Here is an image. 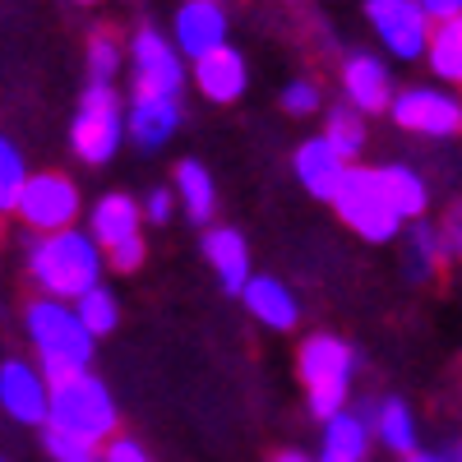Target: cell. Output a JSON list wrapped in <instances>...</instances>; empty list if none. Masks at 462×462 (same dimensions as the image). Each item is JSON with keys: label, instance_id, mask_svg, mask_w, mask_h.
Returning a JSON list of instances; mask_svg holds the SVG:
<instances>
[{"label": "cell", "instance_id": "1", "mask_svg": "<svg viewBox=\"0 0 462 462\" xmlns=\"http://www.w3.org/2000/svg\"><path fill=\"white\" fill-rule=\"evenodd\" d=\"M102 268L106 263V250L93 241V231H51V236H32L23 245V273L28 282L51 296V300H79L88 296L93 287H102Z\"/></svg>", "mask_w": 462, "mask_h": 462}, {"label": "cell", "instance_id": "19", "mask_svg": "<svg viewBox=\"0 0 462 462\" xmlns=\"http://www.w3.org/2000/svg\"><path fill=\"white\" fill-rule=\"evenodd\" d=\"M139 217H143V204H134L130 195H102L88 213V231L102 250H116L121 241L139 236Z\"/></svg>", "mask_w": 462, "mask_h": 462}, {"label": "cell", "instance_id": "7", "mask_svg": "<svg viewBox=\"0 0 462 462\" xmlns=\"http://www.w3.org/2000/svg\"><path fill=\"white\" fill-rule=\"evenodd\" d=\"M79 208H84L79 185H74L65 171H32L14 217L32 231V236H51V231H69L74 217H79Z\"/></svg>", "mask_w": 462, "mask_h": 462}, {"label": "cell", "instance_id": "29", "mask_svg": "<svg viewBox=\"0 0 462 462\" xmlns=\"http://www.w3.org/2000/svg\"><path fill=\"white\" fill-rule=\"evenodd\" d=\"M121 42H116L111 28H97L88 37V84H111L121 74Z\"/></svg>", "mask_w": 462, "mask_h": 462}, {"label": "cell", "instance_id": "13", "mask_svg": "<svg viewBox=\"0 0 462 462\" xmlns=\"http://www.w3.org/2000/svg\"><path fill=\"white\" fill-rule=\"evenodd\" d=\"M342 93H346V106H356L361 116H379V111L389 116V106L398 97L389 65L370 51H352L342 60Z\"/></svg>", "mask_w": 462, "mask_h": 462}, {"label": "cell", "instance_id": "30", "mask_svg": "<svg viewBox=\"0 0 462 462\" xmlns=\"http://www.w3.org/2000/svg\"><path fill=\"white\" fill-rule=\"evenodd\" d=\"M319 106H324V93H319L315 79H291L282 88V111L287 116H315Z\"/></svg>", "mask_w": 462, "mask_h": 462}, {"label": "cell", "instance_id": "38", "mask_svg": "<svg viewBox=\"0 0 462 462\" xmlns=\"http://www.w3.org/2000/svg\"><path fill=\"white\" fill-rule=\"evenodd\" d=\"M273 462H319V457L300 453V448H278V453H273Z\"/></svg>", "mask_w": 462, "mask_h": 462}, {"label": "cell", "instance_id": "16", "mask_svg": "<svg viewBox=\"0 0 462 462\" xmlns=\"http://www.w3.org/2000/svg\"><path fill=\"white\" fill-rule=\"evenodd\" d=\"M180 130V97L176 93H130V139L148 152L171 143Z\"/></svg>", "mask_w": 462, "mask_h": 462}, {"label": "cell", "instance_id": "27", "mask_svg": "<svg viewBox=\"0 0 462 462\" xmlns=\"http://www.w3.org/2000/svg\"><path fill=\"white\" fill-rule=\"evenodd\" d=\"M74 310H79V319L88 324L93 337H106V333H116V324H121V300H116V291L106 282L74 300Z\"/></svg>", "mask_w": 462, "mask_h": 462}, {"label": "cell", "instance_id": "21", "mask_svg": "<svg viewBox=\"0 0 462 462\" xmlns=\"http://www.w3.org/2000/svg\"><path fill=\"white\" fill-rule=\"evenodd\" d=\"M448 259V245H444V226H435V222H411L407 226V254H402V273H407V282H430L435 273H439V263Z\"/></svg>", "mask_w": 462, "mask_h": 462}, {"label": "cell", "instance_id": "15", "mask_svg": "<svg viewBox=\"0 0 462 462\" xmlns=\"http://www.w3.org/2000/svg\"><path fill=\"white\" fill-rule=\"evenodd\" d=\"M291 167H296V180L310 189L315 199L333 204V199H337V189H342V180H346V171H352L356 162H346L324 134H315V139H305V143L296 148Z\"/></svg>", "mask_w": 462, "mask_h": 462}, {"label": "cell", "instance_id": "33", "mask_svg": "<svg viewBox=\"0 0 462 462\" xmlns=\"http://www.w3.org/2000/svg\"><path fill=\"white\" fill-rule=\"evenodd\" d=\"M176 213V189H148V199H143V217L152 226H167Z\"/></svg>", "mask_w": 462, "mask_h": 462}, {"label": "cell", "instance_id": "18", "mask_svg": "<svg viewBox=\"0 0 462 462\" xmlns=\"http://www.w3.org/2000/svg\"><path fill=\"white\" fill-rule=\"evenodd\" d=\"M241 300H245V310H250L263 328L287 333V328H296V319H300V300H296V291H291L282 278H268V273L250 278V287L241 291Z\"/></svg>", "mask_w": 462, "mask_h": 462}, {"label": "cell", "instance_id": "31", "mask_svg": "<svg viewBox=\"0 0 462 462\" xmlns=\"http://www.w3.org/2000/svg\"><path fill=\"white\" fill-rule=\"evenodd\" d=\"M42 448L56 457V462H74V457H93L97 448H88L84 439H74V435H65V430H56V426H42Z\"/></svg>", "mask_w": 462, "mask_h": 462}, {"label": "cell", "instance_id": "25", "mask_svg": "<svg viewBox=\"0 0 462 462\" xmlns=\"http://www.w3.org/2000/svg\"><path fill=\"white\" fill-rule=\"evenodd\" d=\"M426 65H430L435 79H444L448 88H462V14L448 19V23H435Z\"/></svg>", "mask_w": 462, "mask_h": 462}, {"label": "cell", "instance_id": "26", "mask_svg": "<svg viewBox=\"0 0 462 462\" xmlns=\"http://www.w3.org/2000/svg\"><path fill=\"white\" fill-rule=\"evenodd\" d=\"M324 139L342 152L346 162H356L361 152H365V116L356 111V106H337V111H328V121H324Z\"/></svg>", "mask_w": 462, "mask_h": 462}, {"label": "cell", "instance_id": "40", "mask_svg": "<svg viewBox=\"0 0 462 462\" xmlns=\"http://www.w3.org/2000/svg\"><path fill=\"white\" fill-rule=\"evenodd\" d=\"M74 462H97V457H74Z\"/></svg>", "mask_w": 462, "mask_h": 462}, {"label": "cell", "instance_id": "32", "mask_svg": "<svg viewBox=\"0 0 462 462\" xmlns=\"http://www.w3.org/2000/svg\"><path fill=\"white\" fill-rule=\"evenodd\" d=\"M148 259V245H143V236H134V241H121L116 250H106V263L116 268V273H139V263Z\"/></svg>", "mask_w": 462, "mask_h": 462}, {"label": "cell", "instance_id": "36", "mask_svg": "<svg viewBox=\"0 0 462 462\" xmlns=\"http://www.w3.org/2000/svg\"><path fill=\"white\" fill-rule=\"evenodd\" d=\"M420 5H426V14H430L435 23H448V19L462 14V0H420Z\"/></svg>", "mask_w": 462, "mask_h": 462}, {"label": "cell", "instance_id": "2", "mask_svg": "<svg viewBox=\"0 0 462 462\" xmlns=\"http://www.w3.org/2000/svg\"><path fill=\"white\" fill-rule=\"evenodd\" d=\"M23 333L32 342L37 370H42L51 383L88 374L97 337L88 333V324L79 319V310H74L69 300H51V296L28 300L23 305Z\"/></svg>", "mask_w": 462, "mask_h": 462}, {"label": "cell", "instance_id": "6", "mask_svg": "<svg viewBox=\"0 0 462 462\" xmlns=\"http://www.w3.org/2000/svg\"><path fill=\"white\" fill-rule=\"evenodd\" d=\"M333 213L352 236H361L370 245L398 241V231H407L402 213L393 208L389 189H383V180H379V167H352L346 171L337 199H333Z\"/></svg>", "mask_w": 462, "mask_h": 462}, {"label": "cell", "instance_id": "12", "mask_svg": "<svg viewBox=\"0 0 462 462\" xmlns=\"http://www.w3.org/2000/svg\"><path fill=\"white\" fill-rule=\"evenodd\" d=\"M171 42L180 47V56L195 65L208 51L226 47V5L222 0H180L176 23H171Z\"/></svg>", "mask_w": 462, "mask_h": 462}, {"label": "cell", "instance_id": "35", "mask_svg": "<svg viewBox=\"0 0 462 462\" xmlns=\"http://www.w3.org/2000/svg\"><path fill=\"white\" fill-rule=\"evenodd\" d=\"M444 245H448V259H457L462 263V204L448 213V222H444Z\"/></svg>", "mask_w": 462, "mask_h": 462}, {"label": "cell", "instance_id": "5", "mask_svg": "<svg viewBox=\"0 0 462 462\" xmlns=\"http://www.w3.org/2000/svg\"><path fill=\"white\" fill-rule=\"evenodd\" d=\"M130 134V106L111 84H88L69 121V148L84 167H106Z\"/></svg>", "mask_w": 462, "mask_h": 462}, {"label": "cell", "instance_id": "9", "mask_svg": "<svg viewBox=\"0 0 462 462\" xmlns=\"http://www.w3.org/2000/svg\"><path fill=\"white\" fill-rule=\"evenodd\" d=\"M389 121L420 139H453L462 134V97L448 88H402L389 106Z\"/></svg>", "mask_w": 462, "mask_h": 462}, {"label": "cell", "instance_id": "41", "mask_svg": "<svg viewBox=\"0 0 462 462\" xmlns=\"http://www.w3.org/2000/svg\"><path fill=\"white\" fill-rule=\"evenodd\" d=\"M79 5H93V0H79Z\"/></svg>", "mask_w": 462, "mask_h": 462}, {"label": "cell", "instance_id": "3", "mask_svg": "<svg viewBox=\"0 0 462 462\" xmlns=\"http://www.w3.org/2000/svg\"><path fill=\"white\" fill-rule=\"evenodd\" d=\"M296 374L305 383V402L319 420H333L346 411V393H352L356 374V352L337 333H315L300 342L296 352Z\"/></svg>", "mask_w": 462, "mask_h": 462}, {"label": "cell", "instance_id": "11", "mask_svg": "<svg viewBox=\"0 0 462 462\" xmlns=\"http://www.w3.org/2000/svg\"><path fill=\"white\" fill-rule=\"evenodd\" d=\"M0 407H5V416L19 420V426L42 430L51 420V379L37 365L10 356L5 365H0Z\"/></svg>", "mask_w": 462, "mask_h": 462}, {"label": "cell", "instance_id": "23", "mask_svg": "<svg viewBox=\"0 0 462 462\" xmlns=\"http://www.w3.org/2000/svg\"><path fill=\"white\" fill-rule=\"evenodd\" d=\"M379 180H383V189H389L393 208L402 213V222H420V217H426L430 185H426V176H420V171H411L402 162H389V167H379Z\"/></svg>", "mask_w": 462, "mask_h": 462}, {"label": "cell", "instance_id": "17", "mask_svg": "<svg viewBox=\"0 0 462 462\" xmlns=\"http://www.w3.org/2000/svg\"><path fill=\"white\" fill-rule=\"evenodd\" d=\"M204 259L213 268V278L222 282V291H245L250 287V245L236 226H208V236H204Z\"/></svg>", "mask_w": 462, "mask_h": 462}, {"label": "cell", "instance_id": "28", "mask_svg": "<svg viewBox=\"0 0 462 462\" xmlns=\"http://www.w3.org/2000/svg\"><path fill=\"white\" fill-rule=\"evenodd\" d=\"M28 176H32V171L23 167V152L5 139V143H0V213H5V217H14Z\"/></svg>", "mask_w": 462, "mask_h": 462}, {"label": "cell", "instance_id": "37", "mask_svg": "<svg viewBox=\"0 0 462 462\" xmlns=\"http://www.w3.org/2000/svg\"><path fill=\"white\" fill-rule=\"evenodd\" d=\"M402 462H462V439L444 444L439 453H411V457H402Z\"/></svg>", "mask_w": 462, "mask_h": 462}, {"label": "cell", "instance_id": "10", "mask_svg": "<svg viewBox=\"0 0 462 462\" xmlns=\"http://www.w3.org/2000/svg\"><path fill=\"white\" fill-rule=\"evenodd\" d=\"M130 69H134V93H176L185 88V56L158 28H139L130 37Z\"/></svg>", "mask_w": 462, "mask_h": 462}, {"label": "cell", "instance_id": "20", "mask_svg": "<svg viewBox=\"0 0 462 462\" xmlns=\"http://www.w3.org/2000/svg\"><path fill=\"white\" fill-rule=\"evenodd\" d=\"M370 435H374V407L342 411V416L324 420V453L346 457V462H361L370 453Z\"/></svg>", "mask_w": 462, "mask_h": 462}, {"label": "cell", "instance_id": "24", "mask_svg": "<svg viewBox=\"0 0 462 462\" xmlns=\"http://www.w3.org/2000/svg\"><path fill=\"white\" fill-rule=\"evenodd\" d=\"M176 199L180 208L195 217V222H213V208H217V189H213V171L195 158L176 162Z\"/></svg>", "mask_w": 462, "mask_h": 462}, {"label": "cell", "instance_id": "22", "mask_svg": "<svg viewBox=\"0 0 462 462\" xmlns=\"http://www.w3.org/2000/svg\"><path fill=\"white\" fill-rule=\"evenodd\" d=\"M374 439L389 448L398 462L411 457V453H420L416 448V416H411V407L402 398H383L374 407Z\"/></svg>", "mask_w": 462, "mask_h": 462}, {"label": "cell", "instance_id": "4", "mask_svg": "<svg viewBox=\"0 0 462 462\" xmlns=\"http://www.w3.org/2000/svg\"><path fill=\"white\" fill-rule=\"evenodd\" d=\"M47 426L84 439L88 448H102L116 439L121 411H116V398L97 374H74L65 383H51V420Z\"/></svg>", "mask_w": 462, "mask_h": 462}, {"label": "cell", "instance_id": "39", "mask_svg": "<svg viewBox=\"0 0 462 462\" xmlns=\"http://www.w3.org/2000/svg\"><path fill=\"white\" fill-rule=\"evenodd\" d=\"M319 462H346V457H333V453H319Z\"/></svg>", "mask_w": 462, "mask_h": 462}, {"label": "cell", "instance_id": "14", "mask_svg": "<svg viewBox=\"0 0 462 462\" xmlns=\"http://www.w3.org/2000/svg\"><path fill=\"white\" fill-rule=\"evenodd\" d=\"M189 84L199 88L204 102L231 106V102H241V93L250 88V65H245V56L236 47H217L204 60L189 65Z\"/></svg>", "mask_w": 462, "mask_h": 462}, {"label": "cell", "instance_id": "34", "mask_svg": "<svg viewBox=\"0 0 462 462\" xmlns=\"http://www.w3.org/2000/svg\"><path fill=\"white\" fill-rule=\"evenodd\" d=\"M102 462H152V457L139 448V439H121V435H116V439L106 444Z\"/></svg>", "mask_w": 462, "mask_h": 462}, {"label": "cell", "instance_id": "8", "mask_svg": "<svg viewBox=\"0 0 462 462\" xmlns=\"http://www.w3.org/2000/svg\"><path fill=\"white\" fill-rule=\"evenodd\" d=\"M365 19L374 28V37L383 42V51L398 60H420L430 51L435 37V19L426 14L420 0H365Z\"/></svg>", "mask_w": 462, "mask_h": 462}]
</instances>
